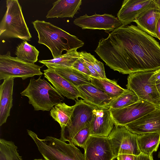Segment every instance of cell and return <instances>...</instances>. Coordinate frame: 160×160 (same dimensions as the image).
Instances as JSON below:
<instances>
[{
	"mask_svg": "<svg viewBox=\"0 0 160 160\" xmlns=\"http://www.w3.org/2000/svg\"><path fill=\"white\" fill-rule=\"evenodd\" d=\"M45 160H85L84 154L71 142L52 136L39 138L33 131L27 130Z\"/></svg>",
	"mask_w": 160,
	"mask_h": 160,
	"instance_id": "3",
	"label": "cell"
},
{
	"mask_svg": "<svg viewBox=\"0 0 160 160\" xmlns=\"http://www.w3.org/2000/svg\"><path fill=\"white\" fill-rule=\"evenodd\" d=\"M7 9L0 23V36L29 41L32 36L18 0H6Z\"/></svg>",
	"mask_w": 160,
	"mask_h": 160,
	"instance_id": "5",
	"label": "cell"
},
{
	"mask_svg": "<svg viewBox=\"0 0 160 160\" xmlns=\"http://www.w3.org/2000/svg\"><path fill=\"white\" fill-rule=\"evenodd\" d=\"M90 124L82 129L74 136L71 141L73 144L84 149L90 136Z\"/></svg>",
	"mask_w": 160,
	"mask_h": 160,
	"instance_id": "29",
	"label": "cell"
},
{
	"mask_svg": "<svg viewBox=\"0 0 160 160\" xmlns=\"http://www.w3.org/2000/svg\"><path fill=\"white\" fill-rule=\"evenodd\" d=\"M89 78L92 84L114 99L122 93L126 89L121 87L116 82L107 78H102L89 76Z\"/></svg>",
	"mask_w": 160,
	"mask_h": 160,
	"instance_id": "25",
	"label": "cell"
},
{
	"mask_svg": "<svg viewBox=\"0 0 160 160\" xmlns=\"http://www.w3.org/2000/svg\"><path fill=\"white\" fill-rule=\"evenodd\" d=\"M134 156L128 154H119L117 157L118 160H134Z\"/></svg>",
	"mask_w": 160,
	"mask_h": 160,
	"instance_id": "35",
	"label": "cell"
},
{
	"mask_svg": "<svg viewBox=\"0 0 160 160\" xmlns=\"http://www.w3.org/2000/svg\"><path fill=\"white\" fill-rule=\"evenodd\" d=\"M18 147L12 141L0 139V160H22Z\"/></svg>",
	"mask_w": 160,
	"mask_h": 160,
	"instance_id": "28",
	"label": "cell"
},
{
	"mask_svg": "<svg viewBox=\"0 0 160 160\" xmlns=\"http://www.w3.org/2000/svg\"><path fill=\"white\" fill-rule=\"evenodd\" d=\"M75 49L66 51L58 58L50 60H41L39 62L48 68L56 67H72L73 63L80 57L79 52Z\"/></svg>",
	"mask_w": 160,
	"mask_h": 160,
	"instance_id": "23",
	"label": "cell"
},
{
	"mask_svg": "<svg viewBox=\"0 0 160 160\" xmlns=\"http://www.w3.org/2000/svg\"><path fill=\"white\" fill-rule=\"evenodd\" d=\"M72 67L89 76H92L91 72L80 57L73 63Z\"/></svg>",
	"mask_w": 160,
	"mask_h": 160,
	"instance_id": "32",
	"label": "cell"
},
{
	"mask_svg": "<svg viewBox=\"0 0 160 160\" xmlns=\"http://www.w3.org/2000/svg\"><path fill=\"white\" fill-rule=\"evenodd\" d=\"M114 154H128L138 155L141 152L137 141V134L128 130L124 126L115 125L108 137Z\"/></svg>",
	"mask_w": 160,
	"mask_h": 160,
	"instance_id": "8",
	"label": "cell"
},
{
	"mask_svg": "<svg viewBox=\"0 0 160 160\" xmlns=\"http://www.w3.org/2000/svg\"><path fill=\"white\" fill-rule=\"evenodd\" d=\"M156 7L153 0H124L117 13V18L122 25L126 26Z\"/></svg>",
	"mask_w": 160,
	"mask_h": 160,
	"instance_id": "12",
	"label": "cell"
},
{
	"mask_svg": "<svg viewBox=\"0 0 160 160\" xmlns=\"http://www.w3.org/2000/svg\"><path fill=\"white\" fill-rule=\"evenodd\" d=\"M20 94L29 99V103L36 111H49L64 98L51 85L41 76L31 78L27 87Z\"/></svg>",
	"mask_w": 160,
	"mask_h": 160,
	"instance_id": "4",
	"label": "cell"
},
{
	"mask_svg": "<svg viewBox=\"0 0 160 160\" xmlns=\"http://www.w3.org/2000/svg\"><path fill=\"white\" fill-rule=\"evenodd\" d=\"M88 55L91 62L100 78H106L103 63L97 60L94 56L88 52Z\"/></svg>",
	"mask_w": 160,
	"mask_h": 160,
	"instance_id": "30",
	"label": "cell"
},
{
	"mask_svg": "<svg viewBox=\"0 0 160 160\" xmlns=\"http://www.w3.org/2000/svg\"><path fill=\"white\" fill-rule=\"evenodd\" d=\"M160 17V12L156 7L146 12L134 22L139 29L152 37L158 38L157 26Z\"/></svg>",
	"mask_w": 160,
	"mask_h": 160,
	"instance_id": "21",
	"label": "cell"
},
{
	"mask_svg": "<svg viewBox=\"0 0 160 160\" xmlns=\"http://www.w3.org/2000/svg\"><path fill=\"white\" fill-rule=\"evenodd\" d=\"M34 160H43L42 159H34Z\"/></svg>",
	"mask_w": 160,
	"mask_h": 160,
	"instance_id": "40",
	"label": "cell"
},
{
	"mask_svg": "<svg viewBox=\"0 0 160 160\" xmlns=\"http://www.w3.org/2000/svg\"><path fill=\"white\" fill-rule=\"evenodd\" d=\"M38 34V42L47 46L53 58H58L63 51H66L82 47L84 42L50 22L37 20L32 22Z\"/></svg>",
	"mask_w": 160,
	"mask_h": 160,
	"instance_id": "2",
	"label": "cell"
},
{
	"mask_svg": "<svg viewBox=\"0 0 160 160\" xmlns=\"http://www.w3.org/2000/svg\"><path fill=\"white\" fill-rule=\"evenodd\" d=\"M154 71L140 72L129 74L126 86L127 88L133 91L139 99L160 107V93L156 84L149 81Z\"/></svg>",
	"mask_w": 160,
	"mask_h": 160,
	"instance_id": "7",
	"label": "cell"
},
{
	"mask_svg": "<svg viewBox=\"0 0 160 160\" xmlns=\"http://www.w3.org/2000/svg\"><path fill=\"white\" fill-rule=\"evenodd\" d=\"M81 0H59L53 3L52 7L48 11L47 18H73L80 9Z\"/></svg>",
	"mask_w": 160,
	"mask_h": 160,
	"instance_id": "19",
	"label": "cell"
},
{
	"mask_svg": "<svg viewBox=\"0 0 160 160\" xmlns=\"http://www.w3.org/2000/svg\"><path fill=\"white\" fill-rule=\"evenodd\" d=\"M156 7L160 12V0H153Z\"/></svg>",
	"mask_w": 160,
	"mask_h": 160,
	"instance_id": "37",
	"label": "cell"
},
{
	"mask_svg": "<svg viewBox=\"0 0 160 160\" xmlns=\"http://www.w3.org/2000/svg\"><path fill=\"white\" fill-rule=\"evenodd\" d=\"M44 77L53 85L62 96L75 100L80 97L77 88L57 73L53 69L48 68L43 70Z\"/></svg>",
	"mask_w": 160,
	"mask_h": 160,
	"instance_id": "16",
	"label": "cell"
},
{
	"mask_svg": "<svg viewBox=\"0 0 160 160\" xmlns=\"http://www.w3.org/2000/svg\"><path fill=\"white\" fill-rule=\"evenodd\" d=\"M156 33L158 38L160 40V17L158 22L157 26Z\"/></svg>",
	"mask_w": 160,
	"mask_h": 160,
	"instance_id": "36",
	"label": "cell"
},
{
	"mask_svg": "<svg viewBox=\"0 0 160 160\" xmlns=\"http://www.w3.org/2000/svg\"><path fill=\"white\" fill-rule=\"evenodd\" d=\"M95 106L81 99L76 101L70 126L67 128L68 135L67 142H71L75 134L80 130L90 124L93 111Z\"/></svg>",
	"mask_w": 160,
	"mask_h": 160,
	"instance_id": "11",
	"label": "cell"
},
{
	"mask_svg": "<svg viewBox=\"0 0 160 160\" xmlns=\"http://www.w3.org/2000/svg\"><path fill=\"white\" fill-rule=\"evenodd\" d=\"M42 66L27 63L11 56L10 51L0 55V80L20 78L22 80L35 75L44 74L41 71Z\"/></svg>",
	"mask_w": 160,
	"mask_h": 160,
	"instance_id": "6",
	"label": "cell"
},
{
	"mask_svg": "<svg viewBox=\"0 0 160 160\" xmlns=\"http://www.w3.org/2000/svg\"><path fill=\"white\" fill-rule=\"evenodd\" d=\"M74 108V105L69 106L61 102L54 106L50 110L51 116L61 126L60 139L65 142H67V140L65 135V129L71 125Z\"/></svg>",
	"mask_w": 160,
	"mask_h": 160,
	"instance_id": "20",
	"label": "cell"
},
{
	"mask_svg": "<svg viewBox=\"0 0 160 160\" xmlns=\"http://www.w3.org/2000/svg\"><path fill=\"white\" fill-rule=\"evenodd\" d=\"M39 51L26 41H23L16 48L15 54L21 60L29 63L34 64L38 60Z\"/></svg>",
	"mask_w": 160,
	"mask_h": 160,
	"instance_id": "26",
	"label": "cell"
},
{
	"mask_svg": "<svg viewBox=\"0 0 160 160\" xmlns=\"http://www.w3.org/2000/svg\"><path fill=\"white\" fill-rule=\"evenodd\" d=\"M84 149L85 160H114L117 158L108 137L90 135Z\"/></svg>",
	"mask_w": 160,
	"mask_h": 160,
	"instance_id": "13",
	"label": "cell"
},
{
	"mask_svg": "<svg viewBox=\"0 0 160 160\" xmlns=\"http://www.w3.org/2000/svg\"><path fill=\"white\" fill-rule=\"evenodd\" d=\"M149 81L150 82L156 84L160 83V68L154 71Z\"/></svg>",
	"mask_w": 160,
	"mask_h": 160,
	"instance_id": "33",
	"label": "cell"
},
{
	"mask_svg": "<svg viewBox=\"0 0 160 160\" xmlns=\"http://www.w3.org/2000/svg\"><path fill=\"white\" fill-rule=\"evenodd\" d=\"M115 125L110 108L96 107L90 124V135L108 137Z\"/></svg>",
	"mask_w": 160,
	"mask_h": 160,
	"instance_id": "14",
	"label": "cell"
},
{
	"mask_svg": "<svg viewBox=\"0 0 160 160\" xmlns=\"http://www.w3.org/2000/svg\"><path fill=\"white\" fill-rule=\"evenodd\" d=\"M77 88L80 98L95 107H103L114 99L91 83L81 85Z\"/></svg>",
	"mask_w": 160,
	"mask_h": 160,
	"instance_id": "17",
	"label": "cell"
},
{
	"mask_svg": "<svg viewBox=\"0 0 160 160\" xmlns=\"http://www.w3.org/2000/svg\"><path fill=\"white\" fill-rule=\"evenodd\" d=\"M51 68L77 88L83 85L91 83L89 76L72 67Z\"/></svg>",
	"mask_w": 160,
	"mask_h": 160,
	"instance_id": "22",
	"label": "cell"
},
{
	"mask_svg": "<svg viewBox=\"0 0 160 160\" xmlns=\"http://www.w3.org/2000/svg\"><path fill=\"white\" fill-rule=\"evenodd\" d=\"M14 78L4 80L0 85V126L6 123L12 106Z\"/></svg>",
	"mask_w": 160,
	"mask_h": 160,
	"instance_id": "18",
	"label": "cell"
},
{
	"mask_svg": "<svg viewBox=\"0 0 160 160\" xmlns=\"http://www.w3.org/2000/svg\"><path fill=\"white\" fill-rule=\"evenodd\" d=\"M156 85L158 89V90L160 93V83L159 84H156Z\"/></svg>",
	"mask_w": 160,
	"mask_h": 160,
	"instance_id": "38",
	"label": "cell"
},
{
	"mask_svg": "<svg viewBox=\"0 0 160 160\" xmlns=\"http://www.w3.org/2000/svg\"><path fill=\"white\" fill-rule=\"evenodd\" d=\"M134 160H153L152 154L148 155L141 152L138 155L134 156Z\"/></svg>",
	"mask_w": 160,
	"mask_h": 160,
	"instance_id": "34",
	"label": "cell"
},
{
	"mask_svg": "<svg viewBox=\"0 0 160 160\" xmlns=\"http://www.w3.org/2000/svg\"><path fill=\"white\" fill-rule=\"evenodd\" d=\"M124 126L132 133L138 135L160 133V107Z\"/></svg>",
	"mask_w": 160,
	"mask_h": 160,
	"instance_id": "15",
	"label": "cell"
},
{
	"mask_svg": "<svg viewBox=\"0 0 160 160\" xmlns=\"http://www.w3.org/2000/svg\"><path fill=\"white\" fill-rule=\"evenodd\" d=\"M158 157L159 158H160V152H159L158 153Z\"/></svg>",
	"mask_w": 160,
	"mask_h": 160,
	"instance_id": "39",
	"label": "cell"
},
{
	"mask_svg": "<svg viewBox=\"0 0 160 160\" xmlns=\"http://www.w3.org/2000/svg\"><path fill=\"white\" fill-rule=\"evenodd\" d=\"M73 23L82 29L103 30L107 33L122 25L117 18L108 14H95L92 16L85 14L75 19Z\"/></svg>",
	"mask_w": 160,
	"mask_h": 160,
	"instance_id": "10",
	"label": "cell"
},
{
	"mask_svg": "<svg viewBox=\"0 0 160 160\" xmlns=\"http://www.w3.org/2000/svg\"><path fill=\"white\" fill-rule=\"evenodd\" d=\"M139 99L133 91L127 88L121 95L114 99L109 104L103 107L113 109L121 108L135 103Z\"/></svg>",
	"mask_w": 160,
	"mask_h": 160,
	"instance_id": "27",
	"label": "cell"
},
{
	"mask_svg": "<svg viewBox=\"0 0 160 160\" xmlns=\"http://www.w3.org/2000/svg\"><path fill=\"white\" fill-rule=\"evenodd\" d=\"M137 141L141 152L150 155L157 150L160 143V133L137 134Z\"/></svg>",
	"mask_w": 160,
	"mask_h": 160,
	"instance_id": "24",
	"label": "cell"
},
{
	"mask_svg": "<svg viewBox=\"0 0 160 160\" xmlns=\"http://www.w3.org/2000/svg\"><path fill=\"white\" fill-rule=\"evenodd\" d=\"M157 106L140 99L137 102L119 108H109L115 125L124 126L154 110Z\"/></svg>",
	"mask_w": 160,
	"mask_h": 160,
	"instance_id": "9",
	"label": "cell"
},
{
	"mask_svg": "<svg viewBox=\"0 0 160 160\" xmlns=\"http://www.w3.org/2000/svg\"><path fill=\"white\" fill-rule=\"evenodd\" d=\"M80 57L91 72L92 76L96 78L99 77L94 69L88 56V52L85 51L79 52Z\"/></svg>",
	"mask_w": 160,
	"mask_h": 160,
	"instance_id": "31",
	"label": "cell"
},
{
	"mask_svg": "<svg viewBox=\"0 0 160 160\" xmlns=\"http://www.w3.org/2000/svg\"><path fill=\"white\" fill-rule=\"evenodd\" d=\"M95 52L106 64L123 74L160 68V44L137 26L121 25L99 40Z\"/></svg>",
	"mask_w": 160,
	"mask_h": 160,
	"instance_id": "1",
	"label": "cell"
}]
</instances>
